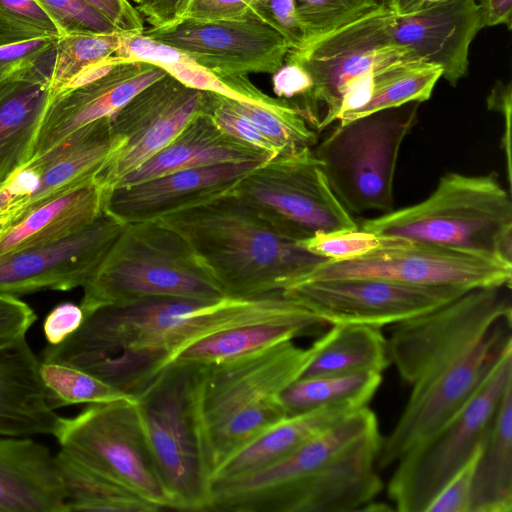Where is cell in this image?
<instances>
[{
	"mask_svg": "<svg viewBox=\"0 0 512 512\" xmlns=\"http://www.w3.org/2000/svg\"><path fill=\"white\" fill-rule=\"evenodd\" d=\"M304 309L274 291L217 300L151 297L100 307L59 345H48L44 360L79 367L136 399L192 342L246 322Z\"/></svg>",
	"mask_w": 512,
	"mask_h": 512,
	"instance_id": "1",
	"label": "cell"
},
{
	"mask_svg": "<svg viewBox=\"0 0 512 512\" xmlns=\"http://www.w3.org/2000/svg\"><path fill=\"white\" fill-rule=\"evenodd\" d=\"M159 221L188 242L230 297L283 291L325 260L278 232L232 191Z\"/></svg>",
	"mask_w": 512,
	"mask_h": 512,
	"instance_id": "2",
	"label": "cell"
},
{
	"mask_svg": "<svg viewBox=\"0 0 512 512\" xmlns=\"http://www.w3.org/2000/svg\"><path fill=\"white\" fill-rule=\"evenodd\" d=\"M206 365L173 361L136 396L173 509L208 511L215 463L202 408Z\"/></svg>",
	"mask_w": 512,
	"mask_h": 512,
	"instance_id": "3",
	"label": "cell"
},
{
	"mask_svg": "<svg viewBox=\"0 0 512 512\" xmlns=\"http://www.w3.org/2000/svg\"><path fill=\"white\" fill-rule=\"evenodd\" d=\"M361 229L512 262L511 198L492 174L448 172L423 201L367 219Z\"/></svg>",
	"mask_w": 512,
	"mask_h": 512,
	"instance_id": "4",
	"label": "cell"
},
{
	"mask_svg": "<svg viewBox=\"0 0 512 512\" xmlns=\"http://www.w3.org/2000/svg\"><path fill=\"white\" fill-rule=\"evenodd\" d=\"M223 290L188 242L159 220L124 225L83 286L86 315L151 297L217 300Z\"/></svg>",
	"mask_w": 512,
	"mask_h": 512,
	"instance_id": "5",
	"label": "cell"
},
{
	"mask_svg": "<svg viewBox=\"0 0 512 512\" xmlns=\"http://www.w3.org/2000/svg\"><path fill=\"white\" fill-rule=\"evenodd\" d=\"M411 102L339 123L312 148L341 205L352 215L393 210V184L401 145L416 124Z\"/></svg>",
	"mask_w": 512,
	"mask_h": 512,
	"instance_id": "6",
	"label": "cell"
},
{
	"mask_svg": "<svg viewBox=\"0 0 512 512\" xmlns=\"http://www.w3.org/2000/svg\"><path fill=\"white\" fill-rule=\"evenodd\" d=\"M512 383V341L500 351L464 408L396 464L387 495L400 512H426L445 484L471 459Z\"/></svg>",
	"mask_w": 512,
	"mask_h": 512,
	"instance_id": "7",
	"label": "cell"
},
{
	"mask_svg": "<svg viewBox=\"0 0 512 512\" xmlns=\"http://www.w3.org/2000/svg\"><path fill=\"white\" fill-rule=\"evenodd\" d=\"M395 16L382 3L375 10L288 52L285 60L300 64L312 78L315 131H322L337 121L342 98L352 90L373 85L379 71L400 62L419 60L395 41L392 33Z\"/></svg>",
	"mask_w": 512,
	"mask_h": 512,
	"instance_id": "8",
	"label": "cell"
},
{
	"mask_svg": "<svg viewBox=\"0 0 512 512\" xmlns=\"http://www.w3.org/2000/svg\"><path fill=\"white\" fill-rule=\"evenodd\" d=\"M53 436L61 449L162 509L173 502L153 458L136 399L88 404L59 417Z\"/></svg>",
	"mask_w": 512,
	"mask_h": 512,
	"instance_id": "9",
	"label": "cell"
},
{
	"mask_svg": "<svg viewBox=\"0 0 512 512\" xmlns=\"http://www.w3.org/2000/svg\"><path fill=\"white\" fill-rule=\"evenodd\" d=\"M232 192L270 226L297 242L319 232L359 227L334 195L312 149L270 159Z\"/></svg>",
	"mask_w": 512,
	"mask_h": 512,
	"instance_id": "10",
	"label": "cell"
},
{
	"mask_svg": "<svg viewBox=\"0 0 512 512\" xmlns=\"http://www.w3.org/2000/svg\"><path fill=\"white\" fill-rule=\"evenodd\" d=\"M506 286L476 288L420 315L392 325L387 339L390 364L412 385L512 319Z\"/></svg>",
	"mask_w": 512,
	"mask_h": 512,
	"instance_id": "11",
	"label": "cell"
},
{
	"mask_svg": "<svg viewBox=\"0 0 512 512\" xmlns=\"http://www.w3.org/2000/svg\"><path fill=\"white\" fill-rule=\"evenodd\" d=\"M512 319L499 323L486 337L422 375L393 429L382 437L378 470L395 465L406 453L451 421L469 402L484 375L510 341Z\"/></svg>",
	"mask_w": 512,
	"mask_h": 512,
	"instance_id": "12",
	"label": "cell"
},
{
	"mask_svg": "<svg viewBox=\"0 0 512 512\" xmlns=\"http://www.w3.org/2000/svg\"><path fill=\"white\" fill-rule=\"evenodd\" d=\"M388 239V243L381 248L353 259L324 260L298 282L372 278L465 290L502 286L511 288L512 262L502 257Z\"/></svg>",
	"mask_w": 512,
	"mask_h": 512,
	"instance_id": "13",
	"label": "cell"
},
{
	"mask_svg": "<svg viewBox=\"0 0 512 512\" xmlns=\"http://www.w3.org/2000/svg\"><path fill=\"white\" fill-rule=\"evenodd\" d=\"M378 429L375 413L361 407L285 458L241 476L213 481L208 511L288 512L308 478Z\"/></svg>",
	"mask_w": 512,
	"mask_h": 512,
	"instance_id": "14",
	"label": "cell"
},
{
	"mask_svg": "<svg viewBox=\"0 0 512 512\" xmlns=\"http://www.w3.org/2000/svg\"><path fill=\"white\" fill-rule=\"evenodd\" d=\"M142 35L188 55L218 77L273 74L292 48L287 39L249 10L240 19L183 18Z\"/></svg>",
	"mask_w": 512,
	"mask_h": 512,
	"instance_id": "15",
	"label": "cell"
},
{
	"mask_svg": "<svg viewBox=\"0 0 512 512\" xmlns=\"http://www.w3.org/2000/svg\"><path fill=\"white\" fill-rule=\"evenodd\" d=\"M122 144L112 130L111 118H103L31 159L0 184L1 230L33 209L97 178Z\"/></svg>",
	"mask_w": 512,
	"mask_h": 512,
	"instance_id": "16",
	"label": "cell"
},
{
	"mask_svg": "<svg viewBox=\"0 0 512 512\" xmlns=\"http://www.w3.org/2000/svg\"><path fill=\"white\" fill-rule=\"evenodd\" d=\"M467 291L351 278L302 281L287 287L283 293L325 324L352 323L381 328L437 308Z\"/></svg>",
	"mask_w": 512,
	"mask_h": 512,
	"instance_id": "17",
	"label": "cell"
},
{
	"mask_svg": "<svg viewBox=\"0 0 512 512\" xmlns=\"http://www.w3.org/2000/svg\"><path fill=\"white\" fill-rule=\"evenodd\" d=\"M206 111V91L166 73L111 118L123 144L97 177L110 192L126 174L162 150L197 114Z\"/></svg>",
	"mask_w": 512,
	"mask_h": 512,
	"instance_id": "18",
	"label": "cell"
},
{
	"mask_svg": "<svg viewBox=\"0 0 512 512\" xmlns=\"http://www.w3.org/2000/svg\"><path fill=\"white\" fill-rule=\"evenodd\" d=\"M125 224L106 211L93 223L59 241L0 259V294L83 287L99 267Z\"/></svg>",
	"mask_w": 512,
	"mask_h": 512,
	"instance_id": "19",
	"label": "cell"
},
{
	"mask_svg": "<svg viewBox=\"0 0 512 512\" xmlns=\"http://www.w3.org/2000/svg\"><path fill=\"white\" fill-rule=\"evenodd\" d=\"M312 355L311 346L302 348L288 340L246 357L206 365L202 408L207 431L276 400L302 376Z\"/></svg>",
	"mask_w": 512,
	"mask_h": 512,
	"instance_id": "20",
	"label": "cell"
},
{
	"mask_svg": "<svg viewBox=\"0 0 512 512\" xmlns=\"http://www.w3.org/2000/svg\"><path fill=\"white\" fill-rule=\"evenodd\" d=\"M110 60L107 70L97 78L51 98L31 159L47 153L79 129L112 118L140 91L167 73L148 62Z\"/></svg>",
	"mask_w": 512,
	"mask_h": 512,
	"instance_id": "21",
	"label": "cell"
},
{
	"mask_svg": "<svg viewBox=\"0 0 512 512\" xmlns=\"http://www.w3.org/2000/svg\"><path fill=\"white\" fill-rule=\"evenodd\" d=\"M265 162L222 163L174 171L109 192L105 211L123 224L155 221L232 191Z\"/></svg>",
	"mask_w": 512,
	"mask_h": 512,
	"instance_id": "22",
	"label": "cell"
},
{
	"mask_svg": "<svg viewBox=\"0 0 512 512\" xmlns=\"http://www.w3.org/2000/svg\"><path fill=\"white\" fill-rule=\"evenodd\" d=\"M482 28L476 0H441L396 15L392 33L419 60L440 66L442 77L456 86L467 75L469 48Z\"/></svg>",
	"mask_w": 512,
	"mask_h": 512,
	"instance_id": "23",
	"label": "cell"
},
{
	"mask_svg": "<svg viewBox=\"0 0 512 512\" xmlns=\"http://www.w3.org/2000/svg\"><path fill=\"white\" fill-rule=\"evenodd\" d=\"M39 365L26 334L0 339V436L53 435L60 416L49 402Z\"/></svg>",
	"mask_w": 512,
	"mask_h": 512,
	"instance_id": "24",
	"label": "cell"
},
{
	"mask_svg": "<svg viewBox=\"0 0 512 512\" xmlns=\"http://www.w3.org/2000/svg\"><path fill=\"white\" fill-rule=\"evenodd\" d=\"M0 512H67L64 482L48 447L0 436Z\"/></svg>",
	"mask_w": 512,
	"mask_h": 512,
	"instance_id": "25",
	"label": "cell"
},
{
	"mask_svg": "<svg viewBox=\"0 0 512 512\" xmlns=\"http://www.w3.org/2000/svg\"><path fill=\"white\" fill-rule=\"evenodd\" d=\"M274 157L225 134L205 111L195 115L162 150L122 177L112 189L178 170L222 163L267 162Z\"/></svg>",
	"mask_w": 512,
	"mask_h": 512,
	"instance_id": "26",
	"label": "cell"
},
{
	"mask_svg": "<svg viewBox=\"0 0 512 512\" xmlns=\"http://www.w3.org/2000/svg\"><path fill=\"white\" fill-rule=\"evenodd\" d=\"M52 64L0 83V184L32 157L51 100Z\"/></svg>",
	"mask_w": 512,
	"mask_h": 512,
	"instance_id": "27",
	"label": "cell"
},
{
	"mask_svg": "<svg viewBox=\"0 0 512 512\" xmlns=\"http://www.w3.org/2000/svg\"><path fill=\"white\" fill-rule=\"evenodd\" d=\"M109 191L95 178L33 209L0 231V259L82 230L105 212Z\"/></svg>",
	"mask_w": 512,
	"mask_h": 512,
	"instance_id": "28",
	"label": "cell"
},
{
	"mask_svg": "<svg viewBox=\"0 0 512 512\" xmlns=\"http://www.w3.org/2000/svg\"><path fill=\"white\" fill-rule=\"evenodd\" d=\"M324 324L306 308L291 314L246 322L192 342L173 361L203 365L232 361L297 336L313 333Z\"/></svg>",
	"mask_w": 512,
	"mask_h": 512,
	"instance_id": "29",
	"label": "cell"
},
{
	"mask_svg": "<svg viewBox=\"0 0 512 512\" xmlns=\"http://www.w3.org/2000/svg\"><path fill=\"white\" fill-rule=\"evenodd\" d=\"M359 408L354 404H336L286 416L222 462L213 481L269 466Z\"/></svg>",
	"mask_w": 512,
	"mask_h": 512,
	"instance_id": "30",
	"label": "cell"
},
{
	"mask_svg": "<svg viewBox=\"0 0 512 512\" xmlns=\"http://www.w3.org/2000/svg\"><path fill=\"white\" fill-rule=\"evenodd\" d=\"M512 511V383L506 388L476 459L470 512Z\"/></svg>",
	"mask_w": 512,
	"mask_h": 512,
	"instance_id": "31",
	"label": "cell"
},
{
	"mask_svg": "<svg viewBox=\"0 0 512 512\" xmlns=\"http://www.w3.org/2000/svg\"><path fill=\"white\" fill-rule=\"evenodd\" d=\"M311 347L312 359L302 376L382 374L390 365L387 339L375 326L332 324Z\"/></svg>",
	"mask_w": 512,
	"mask_h": 512,
	"instance_id": "32",
	"label": "cell"
},
{
	"mask_svg": "<svg viewBox=\"0 0 512 512\" xmlns=\"http://www.w3.org/2000/svg\"><path fill=\"white\" fill-rule=\"evenodd\" d=\"M67 512H156L160 509L64 449L55 455Z\"/></svg>",
	"mask_w": 512,
	"mask_h": 512,
	"instance_id": "33",
	"label": "cell"
},
{
	"mask_svg": "<svg viewBox=\"0 0 512 512\" xmlns=\"http://www.w3.org/2000/svg\"><path fill=\"white\" fill-rule=\"evenodd\" d=\"M382 381L381 373L301 376L279 395L287 414L295 415L336 404L367 406Z\"/></svg>",
	"mask_w": 512,
	"mask_h": 512,
	"instance_id": "34",
	"label": "cell"
},
{
	"mask_svg": "<svg viewBox=\"0 0 512 512\" xmlns=\"http://www.w3.org/2000/svg\"><path fill=\"white\" fill-rule=\"evenodd\" d=\"M442 77L440 66L420 60L405 61L379 71L369 102L360 110L345 116L339 123L411 102H424Z\"/></svg>",
	"mask_w": 512,
	"mask_h": 512,
	"instance_id": "35",
	"label": "cell"
},
{
	"mask_svg": "<svg viewBox=\"0 0 512 512\" xmlns=\"http://www.w3.org/2000/svg\"><path fill=\"white\" fill-rule=\"evenodd\" d=\"M40 378L53 409L75 404L135 399L97 376L70 364L40 359Z\"/></svg>",
	"mask_w": 512,
	"mask_h": 512,
	"instance_id": "36",
	"label": "cell"
},
{
	"mask_svg": "<svg viewBox=\"0 0 512 512\" xmlns=\"http://www.w3.org/2000/svg\"><path fill=\"white\" fill-rule=\"evenodd\" d=\"M121 33H68L56 42L50 74L51 98L86 69L112 57L121 43Z\"/></svg>",
	"mask_w": 512,
	"mask_h": 512,
	"instance_id": "37",
	"label": "cell"
},
{
	"mask_svg": "<svg viewBox=\"0 0 512 512\" xmlns=\"http://www.w3.org/2000/svg\"><path fill=\"white\" fill-rule=\"evenodd\" d=\"M228 101L236 111L250 120L281 154H296L312 149L317 143L316 131L287 101L278 106H262L230 98Z\"/></svg>",
	"mask_w": 512,
	"mask_h": 512,
	"instance_id": "38",
	"label": "cell"
},
{
	"mask_svg": "<svg viewBox=\"0 0 512 512\" xmlns=\"http://www.w3.org/2000/svg\"><path fill=\"white\" fill-rule=\"evenodd\" d=\"M162 68L188 87L217 93L233 100L262 106H278L285 102L283 99L273 98L263 93L250 82L247 76L218 77L195 63L185 53L178 61L164 65Z\"/></svg>",
	"mask_w": 512,
	"mask_h": 512,
	"instance_id": "39",
	"label": "cell"
},
{
	"mask_svg": "<svg viewBox=\"0 0 512 512\" xmlns=\"http://www.w3.org/2000/svg\"><path fill=\"white\" fill-rule=\"evenodd\" d=\"M381 4L380 0H295V14L302 32L300 46L321 38Z\"/></svg>",
	"mask_w": 512,
	"mask_h": 512,
	"instance_id": "40",
	"label": "cell"
},
{
	"mask_svg": "<svg viewBox=\"0 0 512 512\" xmlns=\"http://www.w3.org/2000/svg\"><path fill=\"white\" fill-rule=\"evenodd\" d=\"M60 36L54 21L33 0H0V46Z\"/></svg>",
	"mask_w": 512,
	"mask_h": 512,
	"instance_id": "41",
	"label": "cell"
},
{
	"mask_svg": "<svg viewBox=\"0 0 512 512\" xmlns=\"http://www.w3.org/2000/svg\"><path fill=\"white\" fill-rule=\"evenodd\" d=\"M388 238L361 228L331 232H319L298 244L308 252L325 260L344 261L353 259L387 244Z\"/></svg>",
	"mask_w": 512,
	"mask_h": 512,
	"instance_id": "42",
	"label": "cell"
},
{
	"mask_svg": "<svg viewBox=\"0 0 512 512\" xmlns=\"http://www.w3.org/2000/svg\"><path fill=\"white\" fill-rule=\"evenodd\" d=\"M33 1L54 21L61 36L68 33H121L106 17L80 0Z\"/></svg>",
	"mask_w": 512,
	"mask_h": 512,
	"instance_id": "43",
	"label": "cell"
},
{
	"mask_svg": "<svg viewBox=\"0 0 512 512\" xmlns=\"http://www.w3.org/2000/svg\"><path fill=\"white\" fill-rule=\"evenodd\" d=\"M206 113L225 134L275 157L281 154L250 120L231 106L227 97L206 91Z\"/></svg>",
	"mask_w": 512,
	"mask_h": 512,
	"instance_id": "44",
	"label": "cell"
},
{
	"mask_svg": "<svg viewBox=\"0 0 512 512\" xmlns=\"http://www.w3.org/2000/svg\"><path fill=\"white\" fill-rule=\"evenodd\" d=\"M59 37L0 46V83L51 63Z\"/></svg>",
	"mask_w": 512,
	"mask_h": 512,
	"instance_id": "45",
	"label": "cell"
},
{
	"mask_svg": "<svg viewBox=\"0 0 512 512\" xmlns=\"http://www.w3.org/2000/svg\"><path fill=\"white\" fill-rule=\"evenodd\" d=\"M272 75L273 92L277 98L287 101L312 128L313 81L308 72L300 64L285 60L284 65Z\"/></svg>",
	"mask_w": 512,
	"mask_h": 512,
	"instance_id": "46",
	"label": "cell"
},
{
	"mask_svg": "<svg viewBox=\"0 0 512 512\" xmlns=\"http://www.w3.org/2000/svg\"><path fill=\"white\" fill-rule=\"evenodd\" d=\"M480 446L471 459L445 484L426 512H470L473 472Z\"/></svg>",
	"mask_w": 512,
	"mask_h": 512,
	"instance_id": "47",
	"label": "cell"
},
{
	"mask_svg": "<svg viewBox=\"0 0 512 512\" xmlns=\"http://www.w3.org/2000/svg\"><path fill=\"white\" fill-rule=\"evenodd\" d=\"M249 10L279 31L291 49L301 45L302 32L295 14V0H259Z\"/></svg>",
	"mask_w": 512,
	"mask_h": 512,
	"instance_id": "48",
	"label": "cell"
},
{
	"mask_svg": "<svg viewBox=\"0 0 512 512\" xmlns=\"http://www.w3.org/2000/svg\"><path fill=\"white\" fill-rule=\"evenodd\" d=\"M85 314L80 305L63 302L45 317L43 332L48 345H59L73 335L83 324Z\"/></svg>",
	"mask_w": 512,
	"mask_h": 512,
	"instance_id": "49",
	"label": "cell"
},
{
	"mask_svg": "<svg viewBox=\"0 0 512 512\" xmlns=\"http://www.w3.org/2000/svg\"><path fill=\"white\" fill-rule=\"evenodd\" d=\"M106 17L123 34H142L144 20L129 0H80Z\"/></svg>",
	"mask_w": 512,
	"mask_h": 512,
	"instance_id": "50",
	"label": "cell"
},
{
	"mask_svg": "<svg viewBox=\"0 0 512 512\" xmlns=\"http://www.w3.org/2000/svg\"><path fill=\"white\" fill-rule=\"evenodd\" d=\"M37 320L34 310L17 296L0 294V339L26 334Z\"/></svg>",
	"mask_w": 512,
	"mask_h": 512,
	"instance_id": "51",
	"label": "cell"
},
{
	"mask_svg": "<svg viewBox=\"0 0 512 512\" xmlns=\"http://www.w3.org/2000/svg\"><path fill=\"white\" fill-rule=\"evenodd\" d=\"M257 1L259 0H191L183 18L206 21L240 19Z\"/></svg>",
	"mask_w": 512,
	"mask_h": 512,
	"instance_id": "52",
	"label": "cell"
},
{
	"mask_svg": "<svg viewBox=\"0 0 512 512\" xmlns=\"http://www.w3.org/2000/svg\"><path fill=\"white\" fill-rule=\"evenodd\" d=\"M487 109L498 112L504 119L502 148L505 153L507 180L511 185V113L512 87L511 82L503 83L498 80L487 97Z\"/></svg>",
	"mask_w": 512,
	"mask_h": 512,
	"instance_id": "53",
	"label": "cell"
},
{
	"mask_svg": "<svg viewBox=\"0 0 512 512\" xmlns=\"http://www.w3.org/2000/svg\"><path fill=\"white\" fill-rule=\"evenodd\" d=\"M190 1L141 0L135 8L151 27H163L182 19Z\"/></svg>",
	"mask_w": 512,
	"mask_h": 512,
	"instance_id": "54",
	"label": "cell"
},
{
	"mask_svg": "<svg viewBox=\"0 0 512 512\" xmlns=\"http://www.w3.org/2000/svg\"><path fill=\"white\" fill-rule=\"evenodd\" d=\"M478 5L483 28L505 25L511 29L512 0H480Z\"/></svg>",
	"mask_w": 512,
	"mask_h": 512,
	"instance_id": "55",
	"label": "cell"
},
{
	"mask_svg": "<svg viewBox=\"0 0 512 512\" xmlns=\"http://www.w3.org/2000/svg\"><path fill=\"white\" fill-rule=\"evenodd\" d=\"M388 9L396 15L415 12L427 5L441 0H380Z\"/></svg>",
	"mask_w": 512,
	"mask_h": 512,
	"instance_id": "56",
	"label": "cell"
},
{
	"mask_svg": "<svg viewBox=\"0 0 512 512\" xmlns=\"http://www.w3.org/2000/svg\"><path fill=\"white\" fill-rule=\"evenodd\" d=\"M129 1H130V2L132 1V2H133V3H135V4H138V3H140V2H141V0H129Z\"/></svg>",
	"mask_w": 512,
	"mask_h": 512,
	"instance_id": "57",
	"label": "cell"
},
{
	"mask_svg": "<svg viewBox=\"0 0 512 512\" xmlns=\"http://www.w3.org/2000/svg\"><path fill=\"white\" fill-rule=\"evenodd\" d=\"M1 227H2V225H1V220H0V230H1Z\"/></svg>",
	"mask_w": 512,
	"mask_h": 512,
	"instance_id": "58",
	"label": "cell"
}]
</instances>
